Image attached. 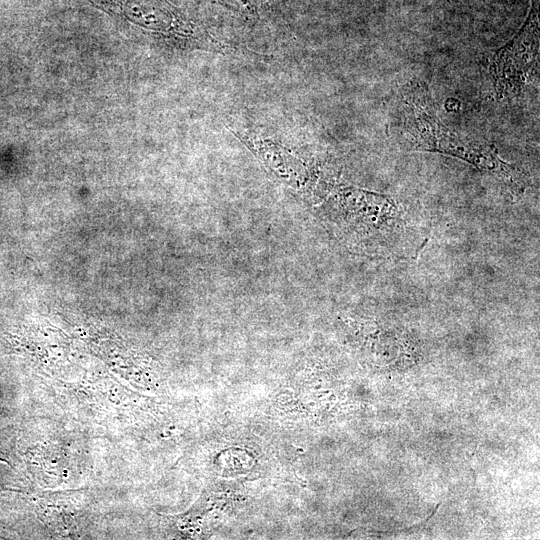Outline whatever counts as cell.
Here are the masks:
<instances>
[{
    "instance_id": "2",
    "label": "cell",
    "mask_w": 540,
    "mask_h": 540,
    "mask_svg": "<svg viewBox=\"0 0 540 540\" xmlns=\"http://www.w3.org/2000/svg\"><path fill=\"white\" fill-rule=\"evenodd\" d=\"M489 78L499 98L513 97L538 75L539 29L532 12L521 30L486 59Z\"/></svg>"
},
{
    "instance_id": "1",
    "label": "cell",
    "mask_w": 540,
    "mask_h": 540,
    "mask_svg": "<svg viewBox=\"0 0 540 540\" xmlns=\"http://www.w3.org/2000/svg\"><path fill=\"white\" fill-rule=\"evenodd\" d=\"M398 123L403 136L416 150L439 152L460 158L502 181L512 193L528 186L527 175L503 161L494 147L471 142L450 131L435 114L426 86L413 80L402 89Z\"/></svg>"
}]
</instances>
